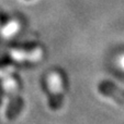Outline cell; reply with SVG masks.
<instances>
[{
  "label": "cell",
  "mask_w": 124,
  "mask_h": 124,
  "mask_svg": "<svg viewBox=\"0 0 124 124\" xmlns=\"http://www.w3.org/2000/svg\"><path fill=\"white\" fill-rule=\"evenodd\" d=\"M19 28V24H18L17 21H11L2 28L1 33H2V36L3 37H10L12 35L15 34V32L18 31Z\"/></svg>",
  "instance_id": "7a4b0ae2"
},
{
  "label": "cell",
  "mask_w": 124,
  "mask_h": 124,
  "mask_svg": "<svg viewBox=\"0 0 124 124\" xmlns=\"http://www.w3.org/2000/svg\"><path fill=\"white\" fill-rule=\"evenodd\" d=\"M48 89L53 93H59L63 89V82H62V77L57 73H52L48 75Z\"/></svg>",
  "instance_id": "6da1fadb"
},
{
  "label": "cell",
  "mask_w": 124,
  "mask_h": 124,
  "mask_svg": "<svg viewBox=\"0 0 124 124\" xmlns=\"http://www.w3.org/2000/svg\"><path fill=\"white\" fill-rule=\"evenodd\" d=\"M118 64H119V66L121 68V70L124 71V54H122V56H121L120 58H119Z\"/></svg>",
  "instance_id": "3957f363"
}]
</instances>
